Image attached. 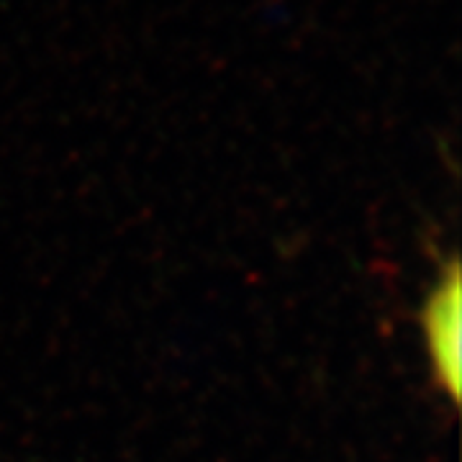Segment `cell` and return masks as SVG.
<instances>
[{
    "label": "cell",
    "mask_w": 462,
    "mask_h": 462,
    "mask_svg": "<svg viewBox=\"0 0 462 462\" xmlns=\"http://www.w3.org/2000/svg\"><path fill=\"white\" fill-rule=\"evenodd\" d=\"M421 331L434 378L447 396L457 401L462 383V275L457 257L442 267L439 281L421 306Z\"/></svg>",
    "instance_id": "1"
}]
</instances>
